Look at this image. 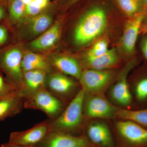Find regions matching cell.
I'll return each instance as SVG.
<instances>
[{
	"label": "cell",
	"mask_w": 147,
	"mask_h": 147,
	"mask_svg": "<svg viewBox=\"0 0 147 147\" xmlns=\"http://www.w3.org/2000/svg\"><path fill=\"white\" fill-rule=\"evenodd\" d=\"M107 24L106 11L100 7H94L80 15L72 32L74 45L82 47L90 43L105 30Z\"/></svg>",
	"instance_id": "6da1fadb"
},
{
	"label": "cell",
	"mask_w": 147,
	"mask_h": 147,
	"mask_svg": "<svg viewBox=\"0 0 147 147\" xmlns=\"http://www.w3.org/2000/svg\"><path fill=\"white\" fill-rule=\"evenodd\" d=\"M59 14L53 2L36 16L24 18L12 29L19 42L31 41L39 36L54 23Z\"/></svg>",
	"instance_id": "7a4b0ae2"
},
{
	"label": "cell",
	"mask_w": 147,
	"mask_h": 147,
	"mask_svg": "<svg viewBox=\"0 0 147 147\" xmlns=\"http://www.w3.org/2000/svg\"><path fill=\"white\" fill-rule=\"evenodd\" d=\"M86 93L81 89L57 119L48 120L50 131L74 135L80 128L83 119V106Z\"/></svg>",
	"instance_id": "3957f363"
},
{
	"label": "cell",
	"mask_w": 147,
	"mask_h": 147,
	"mask_svg": "<svg viewBox=\"0 0 147 147\" xmlns=\"http://www.w3.org/2000/svg\"><path fill=\"white\" fill-rule=\"evenodd\" d=\"M24 49L22 44L18 43L0 50V71L19 90L23 86L21 61L25 52Z\"/></svg>",
	"instance_id": "277c9868"
},
{
	"label": "cell",
	"mask_w": 147,
	"mask_h": 147,
	"mask_svg": "<svg viewBox=\"0 0 147 147\" xmlns=\"http://www.w3.org/2000/svg\"><path fill=\"white\" fill-rule=\"evenodd\" d=\"M24 108L41 110L47 115L50 120L57 119L65 108L64 102L45 88L24 98Z\"/></svg>",
	"instance_id": "5b68a950"
},
{
	"label": "cell",
	"mask_w": 147,
	"mask_h": 147,
	"mask_svg": "<svg viewBox=\"0 0 147 147\" xmlns=\"http://www.w3.org/2000/svg\"><path fill=\"white\" fill-rule=\"evenodd\" d=\"M64 20L63 14H59L49 28L27 44L28 50L38 53H44L56 48L60 41Z\"/></svg>",
	"instance_id": "8992f818"
},
{
	"label": "cell",
	"mask_w": 147,
	"mask_h": 147,
	"mask_svg": "<svg viewBox=\"0 0 147 147\" xmlns=\"http://www.w3.org/2000/svg\"><path fill=\"white\" fill-rule=\"evenodd\" d=\"M121 147H147V129L129 120L116 124Z\"/></svg>",
	"instance_id": "52a82bcc"
},
{
	"label": "cell",
	"mask_w": 147,
	"mask_h": 147,
	"mask_svg": "<svg viewBox=\"0 0 147 147\" xmlns=\"http://www.w3.org/2000/svg\"><path fill=\"white\" fill-rule=\"evenodd\" d=\"M45 88L49 92L65 103V101L76 92V84L65 74L57 71L47 73Z\"/></svg>",
	"instance_id": "ba28073f"
},
{
	"label": "cell",
	"mask_w": 147,
	"mask_h": 147,
	"mask_svg": "<svg viewBox=\"0 0 147 147\" xmlns=\"http://www.w3.org/2000/svg\"><path fill=\"white\" fill-rule=\"evenodd\" d=\"M36 147H95L84 135L50 131Z\"/></svg>",
	"instance_id": "9c48e42d"
},
{
	"label": "cell",
	"mask_w": 147,
	"mask_h": 147,
	"mask_svg": "<svg viewBox=\"0 0 147 147\" xmlns=\"http://www.w3.org/2000/svg\"><path fill=\"white\" fill-rule=\"evenodd\" d=\"M49 132L48 120H46L25 131L11 132L8 142L21 146H34Z\"/></svg>",
	"instance_id": "30bf717a"
},
{
	"label": "cell",
	"mask_w": 147,
	"mask_h": 147,
	"mask_svg": "<svg viewBox=\"0 0 147 147\" xmlns=\"http://www.w3.org/2000/svg\"><path fill=\"white\" fill-rule=\"evenodd\" d=\"M117 109L104 98L99 96L85 95L83 112L94 118H111L116 115Z\"/></svg>",
	"instance_id": "8fae6325"
},
{
	"label": "cell",
	"mask_w": 147,
	"mask_h": 147,
	"mask_svg": "<svg viewBox=\"0 0 147 147\" xmlns=\"http://www.w3.org/2000/svg\"><path fill=\"white\" fill-rule=\"evenodd\" d=\"M111 71L93 69L82 71L79 82L86 94L95 93L101 90L112 79Z\"/></svg>",
	"instance_id": "7c38bea8"
},
{
	"label": "cell",
	"mask_w": 147,
	"mask_h": 147,
	"mask_svg": "<svg viewBox=\"0 0 147 147\" xmlns=\"http://www.w3.org/2000/svg\"><path fill=\"white\" fill-rule=\"evenodd\" d=\"M86 136L95 147H117L115 139L108 125L100 122L90 124Z\"/></svg>",
	"instance_id": "4fadbf2b"
},
{
	"label": "cell",
	"mask_w": 147,
	"mask_h": 147,
	"mask_svg": "<svg viewBox=\"0 0 147 147\" xmlns=\"http://www.w3.org/2000/svg\"><path fill=\"white\" fill-rule=\"evenodd\" d=\"M47 57L55 71L69 75L79 80L82 70L81 65L75 58L56 54Z\"/></svg>",
	"instance_id": "5bb4252c"
},
{
	"label": "cell",
	"mask_w": 147,
	"mask_h": 147,
	"mask_svg": "<svg viewBox=\"0 0 147 147\" xmlns=\"http://www.w3.org/2000/svg\"><path fill=\"white\" fill-rule=\"evenodd\" d=\"M47 73L41 70H32L23 74V86L19 90L23 98H25L40 90L45 88Z\"/></svg>",
	"instance_id": "9a60e30c"
},
{
	"label": "cell",
	"mask_w": 147,
	"mask_h": 147,
	"mask_svg": "<svg viewBox=\"0 0 147 147\" xmlns=\"http://www.w3.org/2000/svg\"><path fill=\"white\" fill-rule=\"evenodd\" d=\"M45 55L29 50L25 51L21 61L23 72L32 70H42L47 73L55 71Z\"/></svg>",
	"instance_id": "2e32d148"
},
{
	"label": "cell",
	"mask_w": 147,
	"mask_h": 147,
	"mask_svg": "<svg viewBox=\"0 0 147 147\" xmlns=\"http://www.w3.org/2000/svg\"><path fill=\"white\" fill-rule=\"evenodd\" d=\"M24 102L19 90L0 98V121L19 114L24 108Z\"/></svg>",
	"instance_id": "e0dca14e"
},
{
	"label": "cell",
	"mask_w": 147,
	"mask_h": 147,
	"mask_svg": "<svg viewBox=\"0 0 147 147\" xmlns=\"http://www.w3.org/2000/svg\"><path fill=\"white\" fill-rule=\"evenodd\" d=\"M144 16L139 15L127 21L122 37V45L125 51L128 54L134 52L137 37Z\"/></svg>",
	"instance_id": "ac0fdd59"
},
{
	"label": "cell",
	"mask_w": 147,
	"mask_h": 147,
	"mask_svg": "<svg viewBox=\"0 0 147 147\" xmlns=\"http://www.w3.org/2000/svg\"><path fill=\"white\" fill-rule=\"evenodd\" d=\"M118 57L115 48L108 50L105 54L96 57H87L85 59V65L92 69L103 70L117 64Z\"/></svg>",
	"instance_id": "d6986e66"
},
{
	"label": "cell",
	"mask_w": 147,
	"mask_h": 147,
	"mask_svg": "<svg viewBox=\"0 0 147 147\" xmlns=\"http://www.w3.org/2000/svg\"><path fill=\"white\" fill-rule=\"evenodd\" d=\"M26 5L22 0H10L7 4L6 24L9 28L13 27L25 17Z\"/></svg>",
	"instance_id": "ffe728a7"
},
{
	"label": "cell",
	"mask_w": 147,
	"mask_h": 147,
	"mask_svg": "<svg viewBox=\"0 0 147 147\" xmlns=\"http://www.w3.org/2000/svg\"><path fill=\"white\" fill-rule=\"evenodd\" d=\"M127 74L124 73L113 87L112 96L115 101L119 104L127 106L131 101V96L127 81Z\"/></svg>",
	"instance_id": "44dd1931"
},
{
	"label": "cell",
	"mask_w": 147,
	"mask_h": 147,
	"mask_svg": "<svg viewBox=\"0 0 147 147\" xmlns=\"http://www.w3.org/2000/svg\"><path fill=\"white\" fill-rule=\"evenodd\" d=\"M116 115L122 119L132 121L147 127V109L138 110L117 109Z\"/></svg>",
	"instance_id": "7402d4cb"
},
{
	"label": "cell",
	"mask_w": 147,
	"mask_h": 147,
	"mask_svg": "<svg viewBox=\"0 0 147 147\" xmlns=\"http://www.w3.org/2000/svg\"><path fill=\"white\" fill-rule=\"evenodd\" d=\"M122 10L129 16H132L139 9L136 0H116Z\"/></svg>",
	"instance_id": "603a6c76"
},
{
	"label": "cell",
	"mask_w": 147,
	"mask_h": 147,
	"mask_svg": "<svg viewBox=\"0 0 147 147\" xmlns=\"http://www.w3.org/2000/svg\"><path fill=\"white\" fill-rule=\"evenodd\" d=\"M108 43L105 40H99L93 45L87 53L86 57H96L105 54L108 51Z\"/></svg>",
	"instance_id": "cb8c5ba5"
},
{
	"label": "cell",
	"mask_w": 147,
	"mask_h": 147,
	"mask_svg": "<svg viewBox=\"0 0 147 147\" xmlns=\"http://www.w3.org/2000/svg\"><path fill=\"white\" fill-rule=\"evenodd\" d=\"M18 90L15 86L9 83L5 77H4L3 74L0 71V98Z\"/></svg>",
	"instance_id": "d4e9b609"
},
{
	"label": "cell",
	"mask_w": 147,
	"mask_h": 147,
	"mask_svg": "<svg viewBox=\"0 0 147 147\" xmlns=\"http://www.w3.org/2000/svg\"><path fill=\"white\" fill-rule=\"evenodd\" d=\"M82 0H54L52 2L55 5L58 14H63L66 11L73 7Z\"/></svg>",
	"instance_id": "484cf974"
},
{
	"label": "cell",
	"mask_w": 147,
	"mask_h": 147,
	"mask_svg": "<svg viewBox=\"0 0 147 147\" xmlns=\"http://www.w3.org/2000/svg\"><path fill=\"white\" fill-rule=\"evenodd\" d=\"M138 99L144 100L147 98V78L142 79L137 84L135 89Z\"/></svg>",
	"instance_id": "4316f807"
},
{
	"label": "cell",
	"mask_w": 147,
	"mask_h": 147,
	"mask_svg": "<svg viewBox=\"0 0 147 147\" xmlns=\"http://www.w3.org/2000/svg\"><path fill=\"white\" fill-rule=\"evenodd\" d=\"M44 10L37 5L33 1L31 3L26 5L25 18H29L36 16Z\"/></svg>",
	"instance_id": "83f0119b"
},
{
	"label": "cell",
	"mask_w": 147,
	"mask_h": 147,
	"mask_svg": "<svg viewBox=\"0 0 147 147\" xmlns=\"http://www.w3.org/2000/svg\"><path fill=\"white\" fill-rule=\"evenodd\" d=\"M9 40V33L7 27L0 24V47L5 45Z\"/></svg>",
	"instance_id": "f1b7e54d"
},
{
	"label": "cell",
	"mask_w": 147,
	"mask_h": 147,
	"mask_svg": "<svg viewBox=\"0 0 147 147\" xmlns=\"http://www.w3.org/2000/svg\"><path fill=\"white\" fill-rule=\"evenodd\" d=\"M7 15V5L0 1V22L6 21Z\"/></svg>",
	"instance_id": "f546056e"
},
{
	"label": "cell",
	"mask_w": 147,
	"mask_h": 147,
	"mask_svg": "<svg viewBox=\"0 0 147 147\" xmlns=\"http://www.w3.org/2000/svg\"><path fill=\"white\" fill-rule=\"evenodd\" d=\"M34 2L40 8L45 9L51 4L50 0H34Z\"/></svg>",
	"instance_id": "4dcf8cb0"
},
{
	"label": "cell",
	"mask_w": 147,
	"mask_h": 147,
	"mask_svg": "<svg viewBox=\"0 0 147 147\" xmlns=\"http://www.w3.org/2000/svg\"><path fill=\"white\" fill-rule=\"evenodd\" d=\"M142 49L145 57L147 60V38H145L142 41Z\"/></svg>",
	"instance_id": "1f68e13d"
},
{
	"label": "cell",
	"mask_w": 147,
	"mask_h": 147,
	"mask_svg": "<svg viewBox=\"0 0 147 147\" xmlns=\"http://www.w3.org/2000/svg\"><path fill=\"white\" fill-rule=\"evenodd\" d=\"M0 147H36V146H21V145L12 144V143H9L8 142L7 143L2 144L0 146Z\"/></svg>",
	"instance_id": "d6a6232c"
},
{
	"label": "cell",
	"mask_w": 147,
	"mask_h": 147,
	"mask_svg": "<svg viewBox=\"0 0 147 147\" xmlns=\"http://www.w3.org/2000/svg\"><path fill=\"white\" fill-rule=\"evenodd\" d=\"M23 3L25 4V5H27L31 3L34 0H22Z\"/></svg>",
	"instance_id": "836d02e7"
},
{
	"label": "cell",
	"mask_w": 147,
	"mask_h": 147,
	"mask_svg": "<svg viewBox=\"0 0 147 147\" xmlns=\"http://www.w3.org/2000/svg\"><path fill=\"white\" fill-rule=\"evenodd\" d=\"M9 1H10V0H0L1 1L4 3L5 4L7 5V3H8Z\"/></svg>",
	"instance_id": "e575fe53"
},
{
	"label": "cell",
	"mask_w": 147,
	"mask_h": 147,
	"mask_svg": "<svg viewBox=\"0 0 147 147\" xmlns=\"http://www.w3.org/2000/svg\"><path fill=\"white\" fill-rule=\"evenodd\" d=\"M142 2L144 3L145 5H147V0H142Z\"/></svg>",
	"instance_id": "d590c367"
},
{
	"label": "cell",
	"mask_w": 147,
	"mask_h": 147,
	"mask_svg": "<svg viewBox=\"0 0 147 147\" xmlns=\"http://www.w3.org/2000/svg\"><path fill=\"white\" fill-rule=\"evenodd\" d=\"M146 25L147 26V18H146Z\"/></svg>",
	"instance_id": "8d00e7d4"
}]
</instances>
